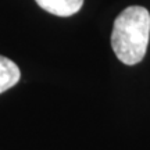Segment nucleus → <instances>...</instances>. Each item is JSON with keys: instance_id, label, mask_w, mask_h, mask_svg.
I'll use <instances>...</instances> for the list:
<instances>
[{"instance_id": "f257e3e1", "label": "nucleus", "mask_w": 150, "mask_h": 150, "mask_svg": "<svg viewBox=\"0 0 150 150\" xmlns=\"http://www.w3.org/2000/svg\"><path fill=\"white\" fill-rule=\"evenodd\" d=\"M150 38V13L145 7L131 6L114 21L111 47L117 59L127 65L140 63Z\"/></svg>"}, {"instance_id": "f03ea898", "label": "nucleus", "mask_w": 150, "mask_h": 150, "mask_svg": "<svg viewBox=\"0 0 150 150\" xmlns=\"http://www.w3.org/2000/svg\"><path fill=\"white\" fill-rule=\"evenodd\" d=\"M39 7L53 16L70 17L81 10L83 0H35Z\"/></svg>"}, {"instance_id": "7ed1b4c3", "label": "nucleus", "mask_w": 150, "mask_h": 150, "mask_svg": "<svg viewBox=\"0 0 150 150\" xmlns=\"http://www.w3.org/2000/svg\"><path fill=\"white\" fill-rule=\"evenodd\" d=\"M21 72L18 65L7 59L4 56H0V93L8 91L20 81Z\"/></svg>"}]
</instances>
